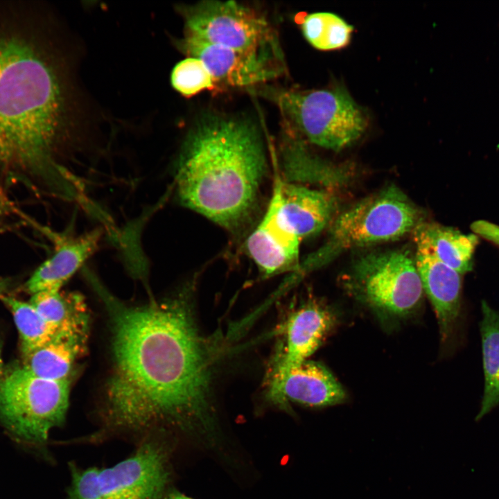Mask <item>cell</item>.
Segmentation results:
<instances>
[{
  "mask_svg": "<svg viewBox=\"0 0 499 499\" xmlns=\"http://www.w3.org/2000/svg\"><path fill=\"white\" fill-rule=\"evenodd\" d=\"M15 211L13 204L0 186V220Z\"/></svg>",
  "mask_w": 499,
  "mask_h": 499,
  "instance_id": "obj_26",
  "label": "cell"
},
{
  "mask_svg": "<svg viewBox=\"0 0 499 499\" xmlns=\"http://www.w3.org/2000/svg\"><path fill=\"white\" fill-rule=\"evenodd\" d=\"M268 169L261 134L238 118L202 117L188 134L175 167L177 199L228 230L252 213Z\"/></svg>",
  "mask_w": 499,
  "mask_h": 499,
  "instance_id": "obj_3",
  "label": "cell"
},
{
  "mask_svg": "<svg viewBox=\"0 0 499 499\" xmlns=\"http://www.w3.org/2000/svg\"><path fill=\"white\" fill-rule=\"evenodd\" d=\"M184 37L261 56L283 64L279 37L269 20L234 1H203L181 9Z\"/></svg>",
  "mask_w": 499,
  "mask_h": 499,
  "instance_id": "obj_8",
  "label": "cell"
},
{
  "mask_svg": "<svg viewBox=\"0 0 499 499\" xmlns=\"http://www.w3.org/2000/svg\"><path fill=\"white\" fill-rule=\"evenodd\" d=\"M103 231L97 228L76 237L60 238L53 254L44 261L25 283L30 295L60 291L98 248Z\"/></svg>",
  "mask_w": 499,
  "mask_h": 499,
  "instance_id": "obj_15",
  "label": "cell"
},
{
  "mask_svg": "<svg viewBox=\"0 0 499 499\" xmlns=\"http://www.w3.org/2000/svg\"><path fill=\"white\" fill-rule=\"evenodd\" d=\"M419 222L416 206L391 185L340 214L331 225L326 241L310 256L306 266L317 268L349 250L398 239L413 231Z\"/></svg>",
  "mask_w": 499,
  "mask_h": 499,
  "instance_id": "obj_4",
  "label": "cell"
},
{
  "mask_svg": "<svg viewBox=\"0 0 499 499\" xmlns=\"http://www.w3.org/2000/svg\"><path fill=\"white\" fill-rule=\"evenodd\" d=\"M268 396L274 404L286 410L290 401L323 407L340 403L346 398L342 387L325 367L307 360L269 383Z\"/></svg>",
  "mask_w": 499,
  "mask_h": 499,
  "instance_id": "obj_13",
  "label": "cell"
},
{
  "mask_svg": "<svg viewBox=\"0 0 499 499\" xmlns=\"http://www.w3.org/2000/svg\"><path fill=\"white\" fill-rule=\"evenodd\" d=\"M281 207L289 225L301 240L323 230L336 207L333 193L278 178Z\"/></svg>",
  "mask_w": 499,
  "mask_h": 499,
  "instance_id": "obj_16",
  "label": "cell"
},
{
  "mask_svg": "<svg viewBox=\"0 0 499 499\" xmlns=\"http://www.w3.org/2000/svg\"><path fill=\"white\" fill-rule=\"evenodd\" d=\"M12 286L10 278H0V299L7 293Z\"/></svg>",
  "mask_w": 499,
  "mask_h": 499,
  "instance_id": "obj_27",
  "label": "cell"
},
{
  "mask_svg": "<svg viewBox=\"0 0 499 499\" xmlns=\"http://www.w3.org/2000/svg\"><path fill=\"white\" fill-rule=\"evenodd\" d=\"M301 30L314 48L332 51L342 49L349 43L353 28L334 13L319 12L304 17Z\"/></svg>",
  "mask_w": 499,
  "mask_h": 499,
  "instance_id": "obj_23",
  "label": "cell"
},
{
  "mask_svg": "<svg viewBox=\"0 0 499 499\" xmlns=\"http://www.w3.org/2000/svg\"><path fill=\"white\" fill-rule=\"evenodd\" d=\"M170 80L173 87L186 97L216 89L204 64L193 57H187L179 62L173 69Z\"/></svg>",
  "mask_w": 499,
  "mask_h": 499,
  "instance_id": "obj_24",
  "label": "cell"
},
{
  "mask_svg": "<svg viewBox=\"0 0 499 499\" xmlns=\"http://www.w3.org/2000/svg\"><path fill=\"white\" fill-rule=\"evenodd\" d=\"M111 333L112 368L102 407L105 424L134 432H182L214 441L212 349L194 311V283L159 300L130 305L93 279Z\"/></svg>",
  "mask_w": 499,
  "mask_h": 499,
  "instance_id": "obj_1",
  "label": "cell"
},
{
  "mask_svg": "<svg viewBox=\"0 0 499 499\" xmlns=\"http://www.w3.org/2000/svg\"><path fill=\"white\" fill-rule=\"evenodd\" d=\"M471 229L475 234L499 245V225L478 220L471 224Z\"/></svg>",
  "mask_w": 499,
  "mask_h": 499,
  "instance_id": "obj_25",
  "label": "cell"
},
{
  "mask_svg": "<svg viewBox=\"0 0 499 499\" xmlns=\"http://www.w3.org/2000/svg\"><path fill=\"white\" fill-rule=\"evenodd\" d=\"M334 323L332 311L315 300H309L294 310L283 325V340L270 371L269 383L306 361L320 346Z\"/></svg>",
  "mask_w": 499,
  "mask_h": 499,
  "instance_id": "obj_12",
  "label": "cell"
},
{
  "mask_svg": "<svg viewBox=\"0 0 499 499\" xmlns=\"http://www.w3.org/2000/svg\"><path fill=\"white\" fill-rule=\"evenodd\" d=\"M280 155L285 173L296 183L310 182L336 187L348 183L351 177L350 167L323 160L308 150L305 141L285 130Z\"/></svg>",
  "mask_w": 499,
  "mask_h": 499,
  "instance_id": "obj_18",
  "label": "cell"
},
{
  "mask_svg": "<svg viewBox=\"0 0 499 499\" xmlns=\"http://www.w3.org/2000/svg\"><path fill=\"white\" fill-rule=\"evenodd\" d=\"M283 118V130L305 141L339 151L364 132V112L342 85L311 91H270Z\"/></svg>",
  "mask_w": 499,
  "mask_h": 499,
  "instance_id": "obj_5",
  "label": "cell"
},
{
  "mask_svg": "<svg viewBox=\"0 0 499 499\" xmlns=\"http://www.w3.org/2000/svg\"><path fill=\"white\" fill-rule=\"evenodd\" d=\"M300 241L282 212L277 179L266 211L247 240V250L269 277L298 268Z\"/></svg>",
  "mask_w": 499,
  "mask_h": 499,
  "instance_id": "obj_11",
  "label": "cell"
},
{
  "mask_svg": "<svg viewBox=\"0 0 499 499\" xmlns=\"http://www.w3.org/2000/svg\"><path fill=\"white\" fill-rule=\"evenodd\" d=\"M68 499H161L170 480L169 451L148 439L127 459L107 468L71 466Z\"/></svg>",
  "mask_w": 499,
  "mask_h": 499,
  "instance_id": "obj_7",
  "label": "cell"
},
{
  "mask_svg": "<svg viewBox=\"0 0 499 499\" xmlns=\"http://www.w3.org/2000/svg\"><path fill=\"white\" fill-rule=\"evenodd\" d=\"M1 300L12 314L19 331L23 358L49 342L59 331L46 322L29 302L6 295Z\"/></svg>",
  "mask_w": 499,
  "mask_h": 499,
  "instance_id": "obj_22",
  "label": "cell"
},
{
  "mask_svg": "<svg viewBox=\"0 0 499 499\" xmlns=\"http://www.w3.org/2000/svg\"><path fill=\"white\" fill-rule=\"evenodd\" d=\"M28 302L59 330L89 331L88 310L83 296L79 293L42 291L31 295Z\"/></svg>",
  "mask_w": 499,
  "mask_h": 499,
  "instance_id": "obj_20",
  "label": "cell"
},
{
  "mask_svg": "<svg viewBox=\"0 0 499 499\" xmlns=\"http://www.w3.org/2000/svg\"><path fill=\"white\" fill-rule=\"evenodd\" d=\"M44 11L28 1H0V177L65 199L76 184L60 161L72 130V98Z\"/></svg>",
  "mask_w": 499,
  "mask_h": 499,
  "instance_id": "obj_2",
  "label": "cell"
},
{
  "mask_svg": "<svg viewBox=\"0 0 499 499\" xmlns=\"http://www.w3.org/2000/svg\"><path fill=\"white\" fill-rule=\"evenodd\" d=\"M1 352H2V342L0 340V378L3 376V374L5 371L4 367H3V360H2V357H1Z\"/></svg>",
  "mask_w": 499,
  "mask_h": 499,
  "instance_id": "obj_29",
  "label": "cell"
},
{
  "mask_svg": "<svg viewBox=\"0 0 499 499\" xmlns=\"http://www.w3.org/2000/svg\"><path fill=\"white\" fill-rule=\"evenodd\" d=\"M345 277L344 283L350 294L388 316L410 315L423 297L415 261L405 250L374 252L362 256Z\"/></svg>",
  "mask_w": 499,
  "mask_h": 499,
  "instance_id": "obj_9",
  "label": "cell"
},
{
  "mask_svg": "<svg viewBox=\"0 0 499 499\" xmlns=\"http://www.w3.org/2000/svg\"><path fill=\"white\" fill-rule=\"evenodd\" d=\"M413 236L421 238L442 263L462 274L473 268V258L478 238L475 234L437 223L419 222Z\"/></svg>",
  "mask_w": 499,
  "mask_h": 499,
  "instance_id": "obj_19",
  "label": "cell"
},
{
  "mask_svg": "<svg viewBox=\"0 0 499 499\" xmlns=\"http://www.w3.org/2000/svg\"><path fill=\"white\" fill-rule=\"evenodd\" d=\"M89 331L59 330L46 344L23 358L22 367L48 380L73 379L76 361L87 349Z\"/></svg>",
  "mask_w": 499,
  "mask_h": 499,
  "instance_id": "obj_17",
  "label": "cell"
},
{
  "mask_svg": "<svg viewBox=\"0 0 499 499\" xmlns=\"http://www.w3.org/2000/svg\"><path fill=\"white\" fill-rule=\"evenodd\" d=\"M178 46L187 57L200 60L216 88L247 87L277 78L284 66L277 62L206 42L184 37Z\"/></svg>",
  "mask_w": 499,
  "mask_h": 499,
  "instance_id": "obj_10",
  "label": "cell"
},
{
  "mask_svg": "<svg viewBox=\"0 0 499 499\" xmlns=\"http://www.w3.org/2000/svg\"><path fill=\"white\" fill-rule=\"evenodd\" d=\"M481 307L484 389L476 420L482 419L499 403V314L484 300Z\"/></svg>",
  "mask_w": 499,
  "mask_h": 499,
  "instance_id": "obj_21",
  "label": "cell"
},
{
  "mask_svg": "<svg viewBox=\"0 0 499 499\" xmlns=\"http://www.w3.org/2000/svg\"><path fill=\"white\" fill-rule=\"evenodd\" d=\"M165 499H191L185 495L178 492V491H173L168 494V496L166 497Z\"/></svg>",
  "mask_w": 499,
  "mask_h": 499,
  "instance_id": "obj_28",
  "label": "cell"
},
{
  "mask_svg": "<svg viewBox=\"0 0 499 499\" xmlns=\"http://www.w3.org/2000/svg\"><path fill=\"white\" fill-rule=\"evenodd\" d=\"M416 245L415 265L423 292L435 312L442 340L453 331L461 306V274L442 263L428 245L413 236Z\"/></svg>",
  "mask_w": 499,
  "mask_h": 499,
  "instance_id": "obj_14",
  "label": "cell"
},
{
  "mask_svg": "<svg viewBox=\"0 0 499 499\" xmlns=\"http://www.w3.org/2000/svg\"><path fill=\"white\" fill-rule=\"evenodd\" d=\"M73 379L35 376L22 366L0 378V423L16 439L44 444L50 430L65 421Z\"/></svg>",
  "mask_w": 499,
  "mask_h": 499,
  "instance_id": "obj_6",
  "label": "cell"
}]
</instances>
